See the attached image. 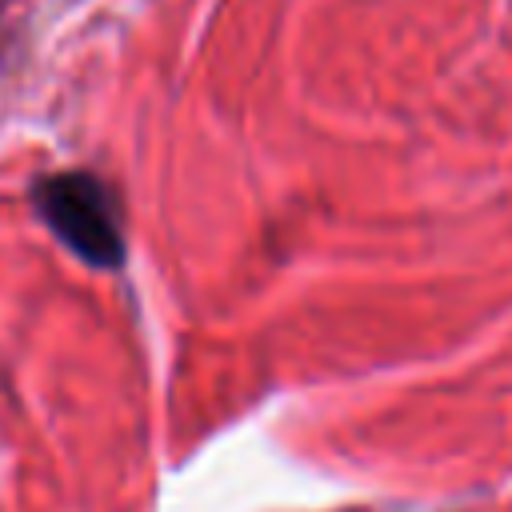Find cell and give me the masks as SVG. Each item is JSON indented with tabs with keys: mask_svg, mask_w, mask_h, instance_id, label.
I'll return each mask as SVG.
<instances>
[{
	"mask_svg": "<svg viewBox=\"0 0 512 512\" xmlns=\"http://www.w3.org/2000/svg\"><path fill=\"white\" fill-rule=\"evenodd\" d=\"M36 216L52 236L96 268L124 264V220L112 188L96 172H52L32 184Z\"/></svg>",
	"mask_w": 512,
	"mask_h": 512,
	"instance_id": "obj_1",
	"label": "cell"
}]
</instances>
